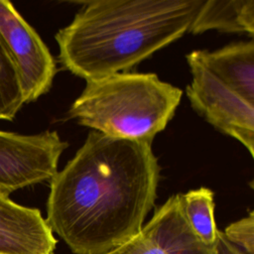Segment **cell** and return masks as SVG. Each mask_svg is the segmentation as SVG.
Wrapping results in <instances>:
<instances>
[{"instance_id":"cell-1","label":"cell","mask_w":254,"mask_h":254,"mask_svg":"<svg viewBox=\"0 0 254 254\" xmlns=\"http://www.w3.org/2000/svg\"><path fill=\"white\" fill-rule=\"evenodd\" d=\"M151 144L90 131L51 179L45 219L73 254H106L140 232L160 180Z\"/></svg>"},{"instance_id":"cell-2","label":"cell","mask_w":254,"mask_h":254,"mask_svg":"<svg viewBox=\"0 0 254 254\" xmlns=\"http://www.w3.org/2000/svg\"><path fill=\"white\" fill-rule=\"evenodd\" d=\"M204 0H92L55 38L59 61L90 80L123 72L181 38Z\"/></svg>"},{"instance_id":"cell-3","label":"cell","mask_w":254,"mask_h":254,"mask_svg":"<svg viewBox=\"0 0 254 254\" xmlns=\"http://www.w3.org/2000/svg\"><path fill=\"white\" fill-rule=\"evenodd\" d=\"M182 95L156 73L123 71L87 80L67 113L104 135L152 143L174 117Z\"/></svg>"},{"instance_id":"cell-4","label":"cell","mask_w":254,"mask_h":254,"mask_svg":"<svg viewBox=\"0 0 254 254\" xmlns=\"http://www.w3.org/2000/svg\"><path fill=\"white\" fill-rule=\"evenodd\" d=\"M191 82L186 93L191 107L221 133L239 141L254 155V105L222 83L196 56L187 55Z\"/></svg>"},{"instance_id":"cell-5","label":"cell","mask_w":254,"mask_h":254,"mask_svg":"<svg viewBox=\"0 0 254 254\" xmlns=\"http://www.w3.org/2000/svg\"><path fill=\"white\" fill-rule=\"evenodd\" d=\"M68 144L57 131L26 135L0 130V194L51 181Z\"/></svg>"},{"instance_id":"cell-6","label":"cell","mask_w":254,"mask_h":254,"mask_svg":"<svg viewBox=\"0 0 254 254\" xmlns=\"http://www.w3.org/2000/svg\"><path fill=\"white\" fill-rule=\"evenodd\" d=\"M0 41L16 68L25 104L49 92L57 73L56 61L36 30L8 0H0Z\"/></svg>"},{"instance_id":"cell-7","label":"cell","mask_w":254,"mask_h":254,"mask_svg":"<svg viewBox=\"0 0 254 254\" xmlns=\"http://www.w3.org/2000/svg\"><path fill=\"white\" fill-rule=\"evenodd\" d=\"M106 254H215V246L205 245L194 234L177 193L155 210L136 236Z\"/></svg>"},{"instance_id":"cell-8","label":"cell","mask_w":254,"mask_h":254,"mask_svg":"<svg viewBox=\"0 0 254 254\" xmlns=\"http://www.w3.org/2000/svg\"><path fill=\"white\" fill-rule=\"evenodd\" d=\"M57 242L38 208L0 194V254H54Z\"/></svg>"},{"instance_id":"cell-9","label":"cell","mask_w":254,"mask_h":254,"mask_svg":"<svg viewBox=\"0 0 254 254\" xmlns=\"http://www.w3.org/2000/svg\"><path fill=\"white\" fill-rule=\"evenodd\" d=\"M205 67L228 88L254 105V42L227 45L214 52L195 51Z\"/></svg>"},{"instance_id":"cell-10","label":"cell","mask_w":254,"mask_h":254,"mask_svg":"<svg viewBox=\"0 0 254 254\" xmlns=\"http://www.w3.org/2000/svg\"><path fill=\"white\" fill-rule=\"evenodd\" d=\"M217 30L254 34V0H204L189 32L201 34Z\"/></svg>"},{"instance_id":"cell-11","label":"cell","mask_w":254,"mask_h":254,"mask_svg":"<svg viewBox=\"0 0 254 254\" xmlns=\"http://www.w3.org/2000/svg\"><path fill=\"white\" fill-rule=\"evenodd\" d=\"M184 215L201 242L214 247L218 229L214 218L213 191L208 188H199L179 193Z\"/></svg>"},{"instance_id":"cell-12","label":"cell","mask_w":254,"mask_h":254,"mask_svg":"<svg viewBox=\"0 0 254 254\" xmlns=\"http://www.w3.org/2000/svg\"><path fill=\"white\" fill-rule=\"evenodd\" d=\"M24 104L16 68L0 41V121H12Z\"/></svg>"},{"instance_id":"cell-13","label":"cell","mask_w":254,"mask_h":254,"mask_svg":"<svg viewBox=\"0 0 254 254\" xmlns=\"http://www.w3.org/2000/svg\"><path fill=\"white\" fill-rule=\"evenodd\" d=\"M224 237L241 250L244 254H254V213L250 211L243 217L229 224L224 232Z\"/></svg>"},{"instance_id":"cell-14","label":"cell","mask_w":254,"mask_h":254,"mask_svg":"<svg viewBox=\"0 0 254 254\" xmlns=\"http://www.w3.org/2000/svg\"><path fill=\"white\" fill-rule=\"evenodd\" d=\"M215 254H244L236 246L230 243L223 235V232H217V239L215 243Z\"/></svg>"}]
</instances>
